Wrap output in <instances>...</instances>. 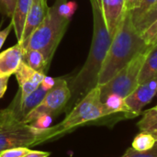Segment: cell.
<instances>
[{
  "instance_id": "obj_30",
  "label": "cell",
  "mask_w": 157,
  "mask_h": 157,
  "mask_svg": "<svg viewBox=\"0 0 157 157\" xmlns=\"http://www.w3.org/2000/svg\"><path fill=\"white\" fill-rule=\"evenodd\" d=\"M142 0H124V6H125V9L132 11L135 8H137L140 4H141Z\"/></svg>"
},
{
  "instance_id": "obj_18",
  "label": "cell",
  "mask_w": 157,
  "mask_h": 157,
  "mask_svg": "<svg viewBox=\"0 0 157 157\" xmlns=\"http://www.w3.org/2000/svg\"><path fill=\"white\" fill-rule=\"evenodd\" d=\"M157 139L150 132H140L133 139L132 148L137 152H144L151 149Z\"/></svg>"
},
{
  "instance_id": "obj_17",
  "label": "cell",
  "mask_w": 157,
  "mask_h": 157,
  "mask_svg": "<svg viewBox=\"0 0 157 157\" xmlns=\"http://www.w3.org/2000/svg\"><path fill=\"white\" fill-rule=\"evenodd\" d=\"M143 118L138 121L137 127L140 132H147L157 139V111L155 107L142 112Z\"/></svg>"
},
{
  "instance_id": "obj_19",
  "label": "cell",
  "mask_w": 157,
  "mask_h": 157,
  "mask_svg": "<svg viewBox=\"0 0 157 157\" xmlns=\"http://www.w3.org/2000/svg\"><path fill=\"white\" fill-rule=\"evenodd\" d=\"M157 19V1L155 5L136 22L134 26L137 31L142 34L148 27H150Z\"/></svg>"
},
{
  "instance_id": "obj_20",
  "label": "cell",
  "mask_w": 157,
  "mask_h": 157,
  "mask_svg": "<svg viewBox=\"0 0 157 157\" xmlns=\"http://www.w3.org/2000/svg\"><path fill=\"white\" fill-rule=\"evenodd\" d=\"M156 1L157 0H142L140 6L137 8H135V9H133V10L131 11L133 24L136 23L147 12L155 5V3Z\"/></svg>"
},
{
  "instance_id": "obj_1",
  "label": "cell",
  "mask_w": 157,
  "mask_h": 157,
  "mask_svg": "<svg viewBox=\"0 0 157 157\" xmlns=\"http://www.w3.org/2000/svg\"><path fill=\"white\" fill-rule=\"evenodd\" d=\"M151 48L137 31L131 11L126 10L99 72L98 86L108 83L134 57Z\"/></svg>"
},
{
  "instance_id": "obj_13",
  "label": "cell",
  "mask_w": 157,
  "mask_h": 157,
  "mask_svg": "<svg viewBox=\"0 0 157 157\" xmlns=\"http://www.w3.org/2000/svg\"><path fill=\"white\" fill-rule=\"evenodd\" d=\"M31 4H32V0H17L14 13L11 17H12L11 22L13 24V29L15 30L17 42H20L21 40L26 18L30 9Z\"/></svg>"
},
{
  "instance_id": "obj_16",
  "label": "cell",
  "mask_w": 157,
  "mask_h": 157,
  "mask_svg": "<svg viewBox=\"0 0 157 157\" xmlns=\"http://www.w3.org/2000/svg\"><path fill=\"white\" fill-rule=\"evenodd\" d=\"M22 61L33 70L45 75L49 63L46 62L42 53L36 50H24Z\"/></svg>"
},
{
  "instance_id": "obj_31",
  "label": "cell",
  "mask_w": 157,
  "mask_h": 157,
  "mask_svg": "<svg viewBox=\"0 0 157 157\" xmlns=\"http://www.w3.org/2000/svg\"><path fill=\"white\" fill-rule=\"evenodd\" d=\"M49 152H43V151H33L29 150L23 157H49L50 156Z\"/></svg>"
},
{
  "instance_id": "obj_26",
  "label": "cell",
  "mask_w": 157,
  "mask_h": 157,
  "mask_svg": "<svg viewBox=\"0 0 157 157\" xmlns=\"http://www.w3.org/2000/svg\"><path fill=\"white\" fill-rule=\"evenodd\" d=\"M16 3L17 0H0V6L8 17H12L15 10Z\"/></svg>"
},
{
  "instance_id": "obj_12",
  "label": "cell",
  "mask_w": 157,
  "mask_h": 157,
  "mask_svg": "<svg viewBox=\"0 0 157 157\" xmlns=\"http://www.w3.org/2000/svg\"><path fill=\"white\" fill-rule=\"evenodd\" d=\"M23 47L17 42L0 53V75H11L15 74L23 59Z\"/></svg>"
},
{
  "instance_id": "obj_6",
  "label": "cell",
  "mask_w": 157,
  "mask_h": 157,
  "mask_svg": "<svg viewBox=\"0 0 157 157\" xmlns=\"http://www.w3.org/2000/svg\"><path fill=\"white\" fill-rule=\"evenodd\" d=\"M71 96L72 92L68 86L67 81L63 78L56 79L53 87L47 92L41 102L33 109L22 121L24 123L30 124L40 116H52L60 112L66 106Z\"/></svg>"
},
{
  "instance_id": "obj_10",
  "label": "cell",
  "mask_w": 157,
  "mask_h": 157,
  "mask_svg": "<svg viewBox=\"0 0 157 157\" xmlns=\"http://www.w3.org/2000/svg\"><path fill=\"white\" fill-rule=\"evenodd\" d=\"M100 4L107 29L113 38L126 11L124 0H100Z\"/></svg>"
},
{
  "instance_id": "obj_27",
  "label": "cell",
  "mask_w": 157,
  "mask_h": 157,
  "mask_svg": "<svg viewBox=\"0 0 157 157\" xmlns=\"http://www.w3.org/2000/svg\"><path fill=\"white\" fill-rule=\"evenodd\" d=\"M55 80L54 78H52V77H49V76H44L42 82L40 83V86L41 87L46 90V91H49L50 89H52L53 87V86L55 85Z\"/></svg>"
},
{
  "instance_id": "obj_23",
  "label": "cell",
  "mask_w": 157,
  "mask_h": 157,
  "mask_svg": "<svg viewBox=\"0 0 157 157\" xmlns=\"http://www.w3.org/2000/svg\"><path fill=\"white\" fill-rule=\"evenodd\" d=\"M122 157H157V141L151 149L144 152H137L132 148H129Z\"/></svg>"
},
{
  "instance_id": "obj_24",
  "label": "cell",
  "mask_w": 157,
  "mask_h": 157,
  "mask_svg": "<svg viewBox=\"0 0 157 157\" xmlns=\"http://www.w3.org/2000/svg\"><path fill=\"white\" fill-rule=\"evenodd\" d=\"M29 151L28 147H14L0 153V157H23Z\"/></svg>"
},
{
  "instance_id": "obj_21",
  "label": "cell",
  "mask_w": 157,
  "mask_h": 157,
  "mask_svg": "<svg viewBox=\"0 0 157 157\" xmlns=\"http://www.w3.org/2000/svg\"><path fill=\"white\" fill-rule=\"evenodd\" d=\"M142 38L148 46H155L157 44V19L148 27L142 34Z\"/></svg>"
},
{
  "instance_id": "obj_14",
  "label": "cell",
  "mask_w": 157,
  "mask_h": 157,
  "mask_svg": "<svg viewBox=\"0 0 157 157\" xmlns=\"http://www.w3.org/2000/svg\"><path fill=\"white\" fill-rule=\"evenodd\" d=\"M157 75V44L153 46L148 52L144 65L141 69L138 83L143 84L144 82Z\"/></svg>"
},
{
  "instance_id": "obj_15",
  "label": "cell",
  "mask_w": 157,
  "mask_h": 157,
  "mask_svg": "<svg viewBox=\"0 0 157 157\" xmlns=\"http://www.w3.org/2000/svg\"><path fill=\"white\" fill-rule=\"evenodd\" d=\"M101 101L104 104L106 116H109L116 113H123L126 117L129 113V109L126 105L125 98L119 95H109Z\"/></svg>"
},
{
  "instance_id": "obj_2",
  "label": "cell",
  "mask_w": 157,
  "mask_h": 157,
  "mask_svg": "<svg viewBox=\"0 0 157 157\" xmlns=\"http://www.w3.org/2000/svg\"><path fill=\"white\" fill-rule=\"evenodd\" d=\"M91 6L94 20L91 47L84 66L73 82V88L80 93H87L98 86V75L112 41L105 24L100 0H91Z\"/></svg>"
},
{
  "instance_id": "obj_9",
  "label": "cell",
  "mask_w": 157,
  "mask_h": 157,
  "mask_svg": "<svg viewBox=\"0 0 157 157\" xmlns=\"http://www.w3.org/2000/svg\"><path fill=\"white\" fill-rule=\"evenodd\" d=\"M15 75L19 85L17 96L20 102L40 86L45 76V75L30 68L23 61L20 63L18 68L15 72Z\"/></svg>"
},
{
  "instance_id": "obj_4",
  "label": "cell",
  "mask_w": 157,
  "mask_h": 157,
  "mask_svg": "<svg viewBox=\"0 0 157 157\" xmlns=\"http://www.w3.org/2000/svg\"><path fill=\"white\" fill-rule=\"evenodd\" d=\"M70 18L59 12V2L55 3L23 46V50H36L42 53L50 64L52 56L63 39Z\"/></svg>"
},
{
  "instance_id": "obj_32",
  "label": "cell",
  "mask_w": 157,
  "mask_h": 157,
  "mask_svg": "<svg viewBox=\"0 0 157 157\" xmlns=\"http://www.w3.org/2000/svg\"><path fill=\"white\" fill-rule=\"evenodd\" d=\"M155 110H156V111H157V105H156V106H155Z\"/></svg>"
},
{
  "instance_id": "obj_8",
  "label": "cell",
  "mask_w": 157,
  "mask_h": 157,
  "mask_svg": "<svg viewBox=\"0 0 157 157\" xmlns=\"http://www.w3.org/2000/svg\"><path fill=\"white\" fill-rule=\"evenodd\" d=\"M157 94V75L140 84L128 97L125 98L129 113L126 118L132 119L142 114L144 107L148 105Z\"/></svg>"
},
{
  "instance_id": "obj_5",
  "label": "cell",
  "mask_w": 157,
  "mask_h": 157,
  "mask_svg": "<svg viewBox=\"0 0 157 157\" xmlns=\"http://www.w3.org/2000/svg\"><path fill=\"white\" fill-rule=\"evenodd\" d=\"M149 51L139 53L108 83L99 86L101 100L111 94L125 98L139 86V75Z\"/></svg>"
},
{
  "instance_id": "obj_29",
  "label": "cell",
  "mask_w": 157,
  "mask_h": 157,
  "mask_svg": "<svg viewBox=\"0 0 157 157\" xmlns=\"http://www.w3.org/2000/svg\"><path fill=\"white\" fill-rule=\"evenodd\" d=\"M12 28H13V24H12V22H10V24L6 29H0V49L2 48L4 42L6 41V38H7L10 30L12 29Z\"/></svg>"
},
{
  "instance_id": "obj_7",
  "label": "cell",
  "mask_w": 157,
  "mask_h": 157,
  "mask_svg": "<svg viewBox=\"0 0 157 157\" xmlns=\"http://www.w3.org/2000/svg\"><path fill=\"white\" fill-rule=\"evenodd\" d=\"M38 136L30 124L0 119V153L14 147L35 146Z\"/></svg>"
},
{
  "instance_id": "obj_33",
  "label": "cell",
  "mask_w": 157,
  "mask_h": 157,
  "mask_svg": "<svg viewBox=\"0 0 157 157\" xmlns=\"http://www.w3.org/2000/svg\"><path fill=\"white\" fill-rule=\"evenodd\" d=\"M121 157H122V156H121Z\"/></svg>"
},
{
  "instance_id": "obj_11",
  "label": "cell",
  "mask_w": 157,
  "mask_h": 157,
  "mask_svg": "<svg viewBox=\"0 0 157 157\" xmlns=\"http://www.w3.org/2000/svg\"><path fill=\"white\" fill-rule=\"evenodd\" d=\"M48 11L49 6L47 5L46 0H32L30 9L26 18L22 38L19 42L21 43L22 47L26 44L30 35L34 32V30L43 21Z\"/></svg>"
},
{
  "instance_id": "obj_3",
  "label": "cell",
  "mask_w": 157,
  "mask_h": 157,
  "mask_svg": "<svg viewBox=\"0 0 157 157\" xmlns=\"http://www.w3.org/2000/svg\"><path fill=\"white\" fill-rule=\"evenodd\" d=\"M104 117H106V112L100 98V87L97 86L85 95L61 123L49 127L41 132L38 136L35 145L52 140L85 123L95 121Z\"/></svg>"
},
{
  "instance_id": "obj_28",
  "label": "cell",
  "mask_w": 157,
  "mask_h": 157,
  "mask_svg": "<svg viewBox=\"0 0 157 157\" xmlns=\"http://www.w3.org/2000/svg\"><path fill=\"white\" fill-rule=\"evenodd\" d=\"M8 80H9V75H0V98H3V96L6 91Z\"/></svg>"
},
{
  "instance_id": "obj_25",
  "label": "cell",
  "mask_w": 157,
  "mask_h": 157,
  "mask_svg": "<svg viewBox=\"0 0 157 157\" xmlns=\"http://www.w3.org/2000/svg\"><path fill=\"white\" fill-rule=\"evenodd\" d=\"M76 7H77V5L75 2H69V3H65V4H59V12L63 16L70 18L71 16L75 13Z\"/></svg>"
},
{
  "instance_id": "obj_22",
  "label": "cell",
  "mask_w": 157,
  "mask_h": 157,
  "mask_svg": "<svg viewBox=\"0 0 157 157\" xmlns=\"http://www.w3.org/2000/svg\"><path fill=\"white\" fill-rule=\"evenodd\" d=\"M51 122H52V116L43 115V116L37 118L33 122L30 123V125L40 135L41 132H43L46 129L50 127Z\"/></svg>"
}]
</instances>
